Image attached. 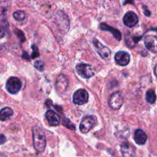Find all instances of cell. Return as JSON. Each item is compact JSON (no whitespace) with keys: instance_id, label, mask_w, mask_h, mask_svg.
Instances as JSON below:
<instances>
[{"instance_id":"10","label":"cell","mask_w":157,"mask_h":157,"mask_svg":"<svg viewBox=\"0 0 157 157\" xmlns=\"http://www.w3.org/2000/svg\"><path fill=\"white\" fill-rule=\"evenodd\" d=\"M144 43L146 49L150 52L157 53V36H146L144 39Z\"/></svg>"},{"instance_id":"21","label":"cell","mask_w":157,"mask_h":157,"mask_svg":"<svg viewBox=\"0 0 157 157\" xmlns=\"http://www.w3.org/2000/svg\"><path fill=\"white\" fill-rule=\"evenodd\" d=\"M25 16L26 15H25V12L22 11V10H19L13 13V17L17 21H23L25 19Z\"/></svg>"},{"instance_id":"18","label":"cell","mask_w":157,"mask_h":157,"mask_svg":"<svg viewBox=\"0 0 157 157\" xmlns=\"http://www.w3.org/2000/svg\"><path fill=\"white\" fill-rule=\"evenodd\" d=\"M13 115V110L10 107H5L0 110V120L6 121Z\"/></svg>"},{"instance_id":"27","label":"cell","mask_w":157,"mask_h":157,"mask_svg":"<svg viewBox=\"0 0 157 157\" xmlns=\"http://www.w3.org/2000/svg\"><path fill=\"white\" fill-rule=\"evenodd\" d=\"M154 74H155V75L156 76V78H157V63H156V65H155V68H154Z\"/></svg>"},{"instance_id":"26","label":"cell","mask_w":157,"mask_h":157,"mask_svg":"<svg viewBox=\"0 0 157 157\" xmlns=\"http://www.w3.org/2000/svg\"><path fill=\"white\" fill-rule=\"evenodd\" d=\"M5 29H4L2 26H0V39H1V38H3L4 36H5Z\"/></svg>"},{"instance_id":"4","label":"cell","mask_w":157,"mask_h":157,"mask_svg":"<svg viewBox=\"0 0 157 157\" xmlns=\"http://www.w3.org/2000/svg\"><path fill=\"white\" fill-rule=\"evenodd\" d=\"M22 88V82L17 77H10L6 82V90L11 94H16Z\"/></svg>"},{"instance_id":"3","label":"cell","mask_w":157,"mask_h":157,"mask_svg":"<svg viewBox=\"0 0 157 157\" xmlns=\"http://www.w3.org/2000/svg\"><path fill=\"white\" fill-rule=\"evenodd\" d=\"M123 104V95L120 92H115L110 96L109 99V105L113 109L118 110L120 109Z\"/></svg>"},{"instance_id":"23","label":"cell","mask_w":157,"mask_h":157,"mask_svg":"<svg viewBox=\"0 0 157 157\" xmlns=\"http://www.w3.org/2000/svg\"><path fill=\"white\" fill-rule=\"evenodd\" d=\"M34 66H35V68H36V69H38L39 71H41L42 72V71L44 70V68H45L44 63L42 62L41 60H37V61H36Z\"/></svg>"},{"instance_id":"9","label":"cell","mask_w":157,"mask_h":157,"mask_svg":"<svg viewBox=\"0 0 157 157\" xmlns=\"http://www.w3.org/2000/svg\"><path fill=\"white\" fill-rule=\"evenodd\" d=\"M56 23L60 29H64L67 32L69 29V22L68 16L63 11H59L56 15Z\"/></svg>"},{"instance_id":"8","label":"cell","mask_w":157,"mask_h":157,"mask_svg":"<svg viewBox=\"0 0 157 157\" xmlns=\"http://www.w3.org/2000/svg\"><path fill=\"white\" fill-rule=\"evenodd\" d=\"M69 85L68 78L64 75H59L56 81V90L59 94L62 95L66 91Z\"/></svg>"},{"instance_id":"15","label":"cell","mask_w":157,"mask_h":157,"mask_svg":"<svg viewBox=\"0 0 157 157\" xmlns=\"http://www.w3.org/2000/svg\"><path fill=\"white\" fill-rule=\"evenodd\" d=\"M136 149L129 143H124L121 146V153L123 157H134Z\"/></svg>"},{"instance_id":"19","label":"cell","mask_w":157,"mask_h":157,"mask_svg":"<svg viewBox=\"0 0 157 157\" xmlns=\"http://www.w3.org/2000/svg\"><path fill=\"white\" fill-rule=\"evenodd\" d=\"M146 99L148 103L153 104L155 103L156 100V95H155V91L153 90H149L146 92Z\"/></svg>"},{"instance_id":"11","label":"cell","mask_w":157,"mask_h":157,"mask_svg":"<svg viewBox=\"0 0 157 157\" xmlns=\"http://www.w3.org/2000/svg\"><path fill=\"white\" fill-rule=\"evenodd\" d=\"M130 56L128 52L124 51H120L115 55V61L116 64L121 66H126L129 64Z\"/></svg>"},{"instance_id":"7","label":"cell","mask_w":157,"mask_h":157,"mask_svg":"<svg viewBox=\"0 0 157 157\" xmlns=\"http://www.w3.org/2000/svg\"><path fill=\"white\" fill-rule=\"evenodd\" d=\"M93 45L96 48V51L99 53V55L104 59H108L111 55V51L106 46H103L100 42L96 39H93Z\"/></svg>"},{"instance_id":"1","label":"cell","mask_w":157,"mask_h":157,"mask_svg":"<svg viewBox=\"0 0 157 157\" xmlns=\"http://www.w3.org/2000/svg\"><path fill=\"white\" fill-rule=\"evenodd\" d=\"M33 137L35 149L39 153L44 152L46 146V139L43 129L39 126H34L33 129Z\"/></svg>"},{"instance_id":"5","label":"cell","mask_w":157,"mask_h":157,"mask_svg":"<svg viewBox=\"0 0 157 157\" xmlns=\"http://www.w3.org/2000/svg\"><path fill=\"white\" fill-rule=\"evenodd\" d=\"M76 72L78 75L82 76V78H90L94 75V71L90 65L85 64V63H80L78 64L75 67Z\"/></svg>"},{"instance_id":"20","label":"cell","mask_w":157,"mask_h":157,"mask_svg":"<svg viewBox=\"0 0 157 157\" xmlns=\"http://www.w3.org/2000/svg\"><path fill=\"white\" fill-rule=\"evenodd\" d=\"M140 39H141V37H139V38H130V36H126V44L129 47L132 48L135 46L136 43L138 42V40Z\"/></svg>"},{"instance_id":"28","label":"cell","mask_w":157,"mask_h":157,"mask_svg":"<svg viewBox=\"0 0 157 157\" xmlns=\"http://www.w3.org/2000/svg\"><path fill=\"white\" fill-rule=\"evenodd\" d=\"M126 3H133V0H126L125 4Z\"/></svg>"},{"instance_id":"6","label":"cell","mask_w":157,"mask_h":157,"mask_svg":"<svg viewBox=\"0 0 157 157\" xmlns=\"http://www.w3.org/2000/svg\"><path fill=\"white\" fill-rule=\"evenodd\" d=\"M89 100L88 92L83 89H79L73 94V102L75 105H83Z\"/></svg>"},{"instance_id":"24","label":"cell","mask_w":157,"mask_h":157,"mask_svg":"<svg viewBox=\"0 0 157 157\" xmlns=\"http://www.w3.org/2000/svg\"><path fill=\"white\" fill-rule=\"evenodd\" d=\"M32 47H33V54H32V56L31 57L33 59H35V58H36V57H38L39 56V50H38L37 46H35V45H33V46H32Z\"/></svg>"},{"instance_id":"12","label":"cell","mask_w":157,"mask_h":157,"mask_svg":"<svg viewBox=\"0 0 157 157\" xmlns=\"http://www.w3.org/2000/svg\"><path fill=\"white\" fill-rule=\"evenodd\" d=\"M139 22V18L135 13L132 11H129L126 13V15L123 17V23L125 25L132 28L134 27Z\"/></svg>"},{"instance_id":"2","label":"cell","mask_w":157,"mask_h":157,"mask_svg":"<svg viewBox=\"0 0 157 157\" xmlns=\"http://www.w3.org/2000/svg\"><path fill=\"white\" fill-rule=\"evenodd\" d=\"M97 123V118L95 116H86L81 121L79 129L82 133H87L90 132Z\"/></svg>"},{"instance_id":"25","label":"cell","mask_w":157,"mask_h":157,"mask_svg":"<svg viewBox=\"0 0 157 157\" xmlns=\"http://www.w3.org/2000/svg\"><path fill=\"white\" fill-rule=\"evenodd\" d=\"M6 142V138L3 134H0V145H2Z\"/></svg>"},{"instance_id":"17","label":"cell","mask_w":157,"mask_h":157,"mask_svg":"<svg viewBox=\"0 0 157 157\" xmlns=\"http://www.w3.org/2000/svg\"><path fill=\"white\" fill-rule=\"evenodd\" d=\"M134 140L138 145H144L147 140V136L142 129H136L134 132Z\"/></svg>"},{"instance_id":"13","label":"cell","mask_w":157,"mask_h":157,"mask_svg":"<svg viewBox=\"0 0 157 157\" xmlns=\"http://www.w3.org/2000/svg\"><path fill=\"white\" fill-rule=\"evenodd\" d=\"M11 0H0V21L6 20L7 13L10 8Z\"/></svg>"},{"instance_id":"22","label":"cell","mask_w":157,"mask_h":157,"mask_svg":"<svg viewBox=\"0 0 157 157\" xmlns=\"http://www.w3.org/2000/svg\"><path fill=\"white\" fill-rule=\"evenodd\" d=\"M63 126H66V127L69 128V129H73V130H75V126H74V125L72 124L70 121H69V120H68L67 118H66V117L63 118Z\"/></svg>"},{"instance_id":"16","label":"cell","mask_w":157,"mask_h":157,"mask_svg":"<svg viewBox=\"0 0 157 157\" xmlns=\"http://www.w3.org/2000/svg\"><path fill=\"white\" fill-rule=\"evenodd\" d=\"M99 28H100V29L103 30V31L110 32V33L113 34V36L117 39L118 41H120V40H121L122 39L121 33H120L118 29H116L113 28L112 26L107 25L106 23H104V22H102V23H101L100 25H99Z\"/></svg>"},{"instance_id":"14","label":"cell","mask_w":157,"mask_h":157,"mask_svg":"<svg viewBox=\"0 0 157 157\" xmlns=\"http://www.w3.org/2000/svg\"><path fill=\"white\" fill-rule=\"evenodd\" d=\"M46 117L50 126H56L60 124V118L53 110H48L46 113Z\"/></svg>"}]
</instances>
